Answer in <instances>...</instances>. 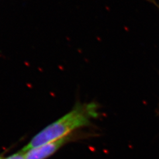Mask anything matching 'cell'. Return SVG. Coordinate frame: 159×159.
<instances>
[{
  "mask_svg": "<svg viewBox=\"0 0 159 159\" xmlns=\"http://www.w3.org/2000/svg\"><path fill=\"white\" fill-rule=\"evenodd\" d=\"M96 116L97 107L95 104L79 103L65 116L37 133L22 150L27 151L46 143L69 136L76 129L88 125Z\"/></svg>",
  "mask_w": 159,
  "mask_h": 159,
  "instance_id": "6da1fadb",
  "label": "cell"
},
{
  "mask_svg": "<svg viewBox=\"0 0 159 159\" xmlns=\"http://www.w3.org/2000/svg\"><path fill=\"white\" fill-rule=\"evenodd\" d=\"M70 137L67 136L57 140L46 143L25 152L26 159H46L55 153L60 148L67 143Z\"/></svg>",
  "mask_w": 159,
  "mask_h": 159,
  "instance_id": "7a4b0ae2",
  "label": "cell"
},
{
  "mask_svg": "<svg viewBox=\"0 0 159 159\" xmlns=\"http://www.w3.org/2000/svg\"><path fill=\"white\" fill-rule=\"evenodd\" d=\"M3 159H26L25 152L21 150Z\"/></svg>",
  "mask_w": 159,
  "mask_h": 159,
  "instance_id": "3957f363",
  "label": "cell"
},
{
  "mask_svg": "<svg viewBox=\"0 0 159 159\" xmlns=\"http://www.w3.org/2000/svg\"><path fill=\"white\" fill-rule=\"evenodd\" d=\"M0 159H3V157H2V156H1V155H0Z\"/></svg>",
  "mask_w": 159,
  "mask_h": 159,
  "instance_id": "277c9868",
  "label": "cell"
}]
</instances>
